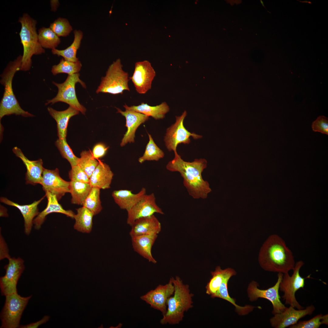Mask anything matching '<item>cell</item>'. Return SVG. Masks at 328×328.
Masks as SVG:
<instances>
[{"label": "cell", "instance_id": "6da1fadb", "mask_svg": "<svg viewBox=\"0 0 328 328\" xmlns=\"http://www.w3.org/2000/svg\"><path fill=\"white\" fill-rule=\"evenodd\" d=\"M174 159L166 166L171 172L180 173L183 183L190 195L195 199H205L210 192L209 184L204 180L202 173L206 167L207 161L203 159H195L192 162L184 161L177 152Z\"/></svg>", "mask_w": 328, "mask_h": 328}, {"label": "cell", "instance_id": "7a4b0ae2", "mask_svg": "<svg viewBox=\"0 0 328 328\" xmlns=\"http://www.w3.org/2000/svg\"><path fill=\"white\" fill-rule=\"evenodd\" d=\"M258 260L265 271L283 274L292 270L296 263L292 253L285 241L276 234L269 236L264 242Z\"/></svg>", "mask_w": 328, "mask_h": 328}, {"label": "cell", "instance_id": "3957f363", "mask_svg": "<svg viewBox=\"0 0 328 328\" xmlns=\"http://www.w3.org/2000/svg\"><path fill=\"white\" fill-rule=\"evenodd\" d=\"M170 278L174 286V292L173 296L167 300L168 309L160 320L162 325L179 324L183 320L184 312L193 307V295L190 292L189 285L184 284L178 276Z\"/></svg>", "mask_w": 328, "mask_h": 328}, {"label": "cell", "instance_id": "277c9868", "mask_svg": "<svg viewBox=\"0 0 328 328\" xmlns=\"http://www.w3.org/2000/svg\"><path fill=\"white\" fill-rule=\"evenodd\" d=\"M22 56L19 55L13 61L10 62L1 75L0 82L4 87V92L0 105V119L11 114L24 117L34 116L22 109L14 94L12 81L16 72L20 70Z\"/></svg>", "mask_w": 328, "mask_h": 328}, {"label": "cell", "instance_id": "5b68a950", "mask_svg": "<svg viewBox=\"0 0 328 328\" xmlns=\"http://www.w3.org/2000/svg\"><path fill=\"white\" fill-rule=\"evenodd\" d=\"M18 22L21 25L19 36L23 49L20 70L26 71L30 69L32 56L44 53L45 50L39 42L36 21L28 14L24 13Z\"/></svg>", "mask_w": 328, "mask_h": 328}, {"label": "cell", "instance_id": "8992f818", "mask_svg": "<svg viewBox=\"0 0 328 328\" xmlns=\"http://www.w3.org/2000/svg\"><path fill=\"white\" fill-rule=\"evenodd\" d=\"M121 60L118 58L109 67L106 75L102 77L96 93L116 95L122 94L125 91H130L128 73L122 69Z\"/></svg>", "mask_w": 328, "mask_h": 328}, {"label": "cell", "instance_id": "52a82bcc", "mask_svg": "<svg viewBox=\"0 0 328 328\" xmlns=\"http://www.w3.org/2000/svg\"><path fill=\"white\" fill-rule=\"evenodd\" d=\"M32 295L24 297L15 293L5 296L4 306L0 314L1 328H17L22 313Z\"/></svg>", "mask_w": 328, "mask_h": 328}, {"label": "cell", "instance_id": "ba28073f", "mask_svg": "<svg viewBox=\"0 0 328 328\" xmlns=\"http://www.w3.org/2000/svg\"><path fill=\"white\" fill-rule=\"evenodd\" d=\"M79 73L68 75L65 81L62 83L58 84L53 82L58 89L56 95L53 98L47 101L45 105L52 104L58 102L65 103L85 114L86 111L85 108L79 102L76 93L75 86L79 83L85 88L86 86L84 82L79 78Z\"/></svg>", "mask_w": 328, "mask_h": 328}, {"label": "cell", "instance_id": "9c48e42d", "mask_svg": "<svg viewBox=\"0 0 328 328\" xmlns=\"http://www.w3.org/2000/svg\"><path fill=\"white\" fill-rule=\"evenodd\" d=\"M304 264L302 261L296 262L292 269V275L290 276L289 272L283 274L279 286V290L284 293L282 298L285 303L298 309H304L299 303L295 297L296 292L304 287L305 279L307 278L302 277L299 274L300 270Z\"/></svg>", "mask_w": 328, "mask_h": 328}, {"label": "cell", "instance_id": "30bf717a", "mask_svg": "<svg viewBox=\"0 0 328 328\" xmlns=\"http://www.w3.org/2000/svg\"><path fill=\"white\" fill-rule=\"evenodd\" d=\"M187 115L186 111L180 116H176L175 123L168 128L164 138V141L169 151L176 152V148L179 144H188L190 142V137L194 139L201 138L202 136L189 132L184 127L183 121Z\"/></svg>", "mask_w": 328, "mask_h": 328}, {"label": "cell", "instance_id": "8fae6325", "mask_svg": "<svg viewBox=\"0 0 328 328\" xmlns=\"http://www.w3.org/2000/svg\"><path fill=\"white\" fill-rule=\"evenodd\" d=\"M8 263L4 266L5 275L0 278V288L2 296L17 293L18 281L25 269L24 261L19 257H9Z\"/></svg>", "mask_w": 328, "mask_h": 328}, {"label": "cell", "instance_id": "7c38bea8", "mask_svg": "<svg viewBox=\"0 0 328 328\" xmlns=\"http://www.w3.org/2000/svg\"><path fill=\"white\" fill-rule=\"evenodd\" d=\"M283 274L278 273L277 280L275 285L265 290L258 288V284L255 281L252 282L249 284L248 289V296L250 300H256L258 298L265 299L269 300L272 304L273 314L280 313L283 311L286 307L281 301L279 293V285Z\"/></svg>", "mask_w": 328, "mask_h": 328}, {"label": "cell", "instance_id": "4fadbf2b", "mask_svg": "<svg viewBox=\"0 0 328 328\" xmlns=\"http://www.w3.org/2000/svg\"><path fill=\"white\" fill-rule=\"evenodd\" d=\"M155 75V72L151 63L145 60L135 63L133 73L129 78L136 92L140 94H145L151 89Z\"/></svg>", "mask_w": 328, "mask_h": 328}, {"label": "cell", "instance_id": "5bb4252c", "mask_svg": "<svg viewBox=\"0 0 328 328\" xmlns=\"http://www.w3.org/2000/svg\"><path fill=\"white\" fill-rule=\"evenodd\" d=\"M127 212V223L130 226L140 218L154 215L155 213L163 214L162 209L157 205L153 193L146 194Z\"/></svg>", "mask_w": 328, "mask_h": 328}, {"label": "cell", "instance_id": "9a60e30c", "mask_svg": "<svg viewBox=\"0 0 328 328\" xmlns=\"http://www.w3.org/2000/svg\"><path fill=\"white\" fill-rule=\"evenodd\" d=\"M174 292V286L170 278L168 283L164 285H159L154 289L151 290L140 298L151 307L160 311L164 315L167 312V300L173 294Z\"/></svg>", "mask_w": 328, "mask_h": 328}, {"label": "cell", "instance_id": "2e32d148", "mask_svg": "<svg viewBox=\"0 0 328 328\" xmlns=\"http://www.w3.org/2000/svg\"><path fill=\"white\" fill-rule=\"evenodd\" d=\"M40 184L45 192L55 195L58 200L67 193H70V182L60 176L59 169H44Z\"/></svg>", "mask_w": 328, "mask_h": 328}, {"label": "cell", "instance_id": "e0dca14e", "mask_svg": "<svg viewBox=\"0 0 328 328\" xmlns=\"http://www.w3.org/2000/svg\"><path fill=\"white\" fill-rule=\"evenodd\" d=\"M313 305L305 309L296 310L290 306L281 313L274 314L270 320L272 326L275 328H285L295 324L299 319L307 315H311L315 310Z\"/></svg>", "mask_w": 328, "mask_h": 328}, {"label": "cell", "instance_id": "ac0fdd59", "mask_svg": "<svg viewBox=\"0 0 328 328\" xmlns=\"http://www.w3.org/2000/svg\"><path fill=\"white\" fill-rule=\"evenodd\" d=\"M117 113H119L125 117V126L127 130L124 135L121 142V146H125L128 143L134 142L135 132L138 127L149 119V116L134 111L125 109L123 111L119 108L115 107Z\"/></svg>", "mask_w": 328, "mask_h": 328}, {"label": "cell", "instance_id": "d6986e66", "mask_svg": "<svg viewBox=\"0 0 328 328\" xmlns=\"http://www.w3.org/2000/svg\"><path fill=\"white\" fill-rule=\"evenodd\" d=\"M12 151L15 155L22 160L26 166L27 170L25 175L26 183L34 185L40 184L44 169L43 166L42 160L40 159L36 160H29L17 147L13 148Z\"/></svg>", "mask_w": 328, "mask_h": 328}, {"label": "cell", "instance_id": "ffe728a7", "mask_svg": "<svg viewBox=\"0 0 328 328\" xmlns=\"http://www.w3.org/2000/svg\"><path fill=\"white\" fill-rule=\"evenodd\" d=\"M46 196L45 195L39 200L27 205H20L5 197H1L0 201L6 205L18 208L22 215L24 220L25 232L29 235L31 231L34 218L39 214L38 206Z\"/></svg>", "mask_w": 328, "mask_h": 328}, {"label": "cell", "instance_id": "44dd1931", "mask_svg": "<svg viewBox=\"0 0 328 328\" xmlns=\"http://www.w3.org/2000/svg\"><path fill=\"white\" fill-rule=\"evenodd\" d=\"M131 237L142 235H157L161 230L160 223L154 215L139 218L131 226Z\"/></svg>", "mask_w": 328, "mask_h": 328}, {"label": "cell", "instance_id": "7402d4cb", "mask_svg": "<svg viewBox=\"0 0 328 328\" xmlns=\"http://www.w3.org/2000/svg\"><path fill=\"white\" fill-rule=\"evenodd\" d=\"M45 195L47 199V203L46 208L34 218L33 224L35 229L39 230L45 220L46 216L53 213L63 214L67 216L73 218L75 214L70 210H65L58 202L56 196L49 192H45Z\"/></svg>", "mask_w": 328, "mask_h": 328}, {"label": "cell", "instance_id": "603a6c76", "mask_svg": "<svg viewBox=\"0 0 328 328\" xmlns=\"http://www.w3.org/2000/svg\"><path fill=\"white\" fill-rule=\"evenodd\" d=\"M157 235H142L131 237L134 250L149 262L156 264L157 261L152 255V249Z\"/></svg>", "mask_w": 328, "mask_h": 328}, {"label": "cell", "instance_id": "cb8c5ba5", "mask_svg": "<svg viewBox=\"0 0 328 328\" xmlns=\"http://www.w3.org/2000/svg\"><path fill=\"white\" fill-rule=\"evenodd\" d=\"M114 173L109 166L99 162L89 178V183L92 187L106 189L110 187Z\"/></svg>", "mask_w": 328, "mask_h": 328}, {"label": "cell", "instance_id": "d4e9b609", "mask_svg": "<svg viewBox=\"0 0 328 328\" xmlns=\"http://www.w3.org/2000/svg\"><path fill=\"white\" fill-rule=\"evenodd\" d=\"M146 194V189L143 187L137 193L127 190L114 191L112 196L115 203L122 209L128 211Z\"/></svg>", "mask_w": 328, "mask_h": 328}, {"label": "cell", "instance_id": "484cf974", "mask_svg": "<svg viewBox=\"0 0 328 328\" xmlns=\"http://www.w3.org/2000/svg\"><path fill=\"white\" fill-rule=\"evenodd\" d=\"M47 109L50 114L56 122L59 138H66L67 125L70 119L72 117L78 114L80 111L70 106L66 110L61 111H57L50 107H48Z\"/></svg>", "mask_w": 328, "mask_h": 328}, {"label": "cell", "instance_id": "4316f807", "mask_svg": "<svg viewBox=\"0 0 328 328\" xmlns=\"http://www.w3.org/2000/svg\"><path fill=\"white\" fill-rule=\"evenodd\" d=\"M211 274L212 277L206 285V293L211 297L216 293L224 281L229 280L236 273L233 268H228L222 269L218 266L214 271L211 272Z\"/></svg>", "mask_w": 328, "mask_h": 328}, {"label": "cell", "instance_id": "83f0119b", "mask_svg": "<svg viewBox=\"0 0 328 328\" xmlns=\"http://www.w3.org/2000/svg\"><path fill=\"white\" fill-rule=\"evenodd\" d=\"M123 107L126 109L139 112L149 117L151 116L155 120L163 118L169 110L168 105L165 102L155 106H151L147 103L142 102L137 106H128L125 104Z\"/></svg>", "mask_w": 328, "mask_h": 328}, {"label": "cell", "instance_id": "f1b7e54d", "mask_svg": "<svg viewBox=\"0 0 328 328\" xmlns=\"http://www.w3.org/2000/svg\"><path fill=\"white\" fill-rule=\"evenodd\" d=\"M73 33L74 40L69 46L63 50H59L56 48L52 49V53L58 56H61L64 60L68 61L75 62L79 60L76 55L83 37V33L80 30H75L73 31Z\"/></svg>", "mask_w": 328, "mask_h": 328}, {"label": "cell", "instance_id": "f546056e", "mask_svg": "<svg viewBox=\"0 0 328 328\" xmlns=\"http://www.w3.org/2000/svg\"><path fill=\"white\" fill-rule=\"evenodd\" d=\"M77 210V214L74 215L73 218L75 220L74 229L79 232L89 233L92 229L94 214L83 206Z\"/></svg>", "mask_w": 328, "mask_h": 328}, {"label": "cell", "instance_id": "4dcf8cb0", "mask_svg": "<svg viewBox=\"0 0 328 328\" xmlns=\"http://www.w3.org/2000/svg\"><path fill=\"white\" fill-rule=\"evenodd\" d=\"M92 188L89 183L70 181L69 189L72 203L83 205Z\"/></svg>", "mask_w": 328, "mask_h": 328}, {"label": "cell", "instance_id": "1f68e13d", "mask_svg": "<svg viewBox=\"0 0 328 328\" xmlns=\"http://www.w3.org/2000/svg\"><path fill=\"white\" fill-rule=\"evenodd\" d=\"M229 280L226 279L224 281L216 293L211 297L221 298L230 302L234 306L236 311L239 315H244L248 313L253 310L254 307L248 305L241 306L235 303L234 299L231 298L228 293L227 283Z\"/></svg>", "mask_w": 328, "mask_h": 328}, {"label": "cell", "instance_id": "d6a6232c", "mask_svg": "<svg viewBox=\"0 0 328 328\" xmlns=\"http://www.w3.org/2000/svg\"><path fill=\"white\" fill-rule=\"evenodd\" d=\"M39 42L43 49H56L60 43V38L50 28L43 27L38 30Z\"/></svg>", "mask_w": 328, "mask_h": 328}, {"label": "cell", "instance_id": "836d02e7", "mask_svg": "<svg viewBox=\"0 0 328 328\" xmlns=\"http://www.w3.org/2000/svg\"><path fill=\"white\" fill-rule=\"evenodd\" d=\"M82 66L81 63L79 60L73 62L66 60L62 58L58 64L53 66L51 72L54 75L60 73L72 75L78 73L80 70Z\"/></svg>", "mask_w": 328, "mask_h": 328}, {"label": "cell", "instance_id": "e575fe53", "mask_svg": "<svg viewBox=\"0 0 328 328\" xmlns=\"http://www.w3.org/2000/svg\"><path fill=\"white\" fill-rule=\"evenodd\" d=\"M149 141L147 144L143 155L138 159V162L142 163L146 161H158L163 158L164 154L162 150L154 142L151 135L148 133Z\"/></svg>", "mask_w": 328, "mask_h": 328}, {"label": "cell", "instance_id": "d590c367", "mask_svg": "<svg viewBox=\"0 0 328 328\" xmlns=\"http://www.w3.org/2000/svg\"><path fill=\"white\" fill-rule=\"evenodd\" d=\"M77 165L87 174L90 178L99 163L90 150L83 151L80 153Z\"/></svg>", "mask_w": 328, "mask_h": 328}, {"label": "cell", "instance_id": "8d00e7d4", "mask_svg": "<svg viewBox=\"0 0 328 328\" xmlns=\"http://www.w3.org/2000/svg\"><path fill=\"white\" fill-rule=\"evenodd\" d=\"M100 189L98 187H92L83 204V207L91 211L94 215L99 214L102 209L100 197Z\"/></svg>", "mask_w": 328, "mask_h": 328}, {"label": "cell", "instance_id": "74e56055", "mask_svg": "<svg viewBox=\"0 0 328 328\" xmlns=\"http://www.w3.org/2000/svg\"><path fill=\"white\" fill-rule=\"evenodd\" d=\"M55 145L62 157L68 161L71 167L77 165L79 158L73 154L66 138H58L55 142Z\"/></svg>", "mask_w": 328, "mask_h": 328}, {"label": "cell", "instance_id": "f35d334b", "mask_svg": "<svg viewBox=\"0 0 328 328\" xmlns=\"http://www.w3.org/2000/svg\"><path fill=\"white\" fill-rule=\"evenodd\" d=\"M322 324H328V315H317L306 321H300L291 326L290 328H318Z\"/></svg>", "mask_w": 328, "mask_h": 328}, {"label": "cell", "instance_id": "ab89813d", "mask_svg": "<svg viewBox=\"0 0 328 328\" xmlns=\"http://www.w3.org/2000/svg\"><path fill=\"white\" fill-rule=\"evenodd\" d=\"M58 36L66 37L73 30V28L68 20L60 17L51 23L49 27Z\"/></svg>", "mask_w": 328, "mask_h": 328}, {"label": "cell", "instance_id": "60d3db41", "mask_svg": "<svg viewBox=\"0 0 328 328\" xmlns=\"http://www.w3.org/2000/svg\"><path fill=\"white\" fill-rule=\"evenodd\" d=\"M69 176L71 181L89 183V178L86 173L78 165L71 167Z\"/></svg>", "mask_w": 328, "mask_h": 328}, {"label": "cell", "instance_id": "b9f144b4", "mask_svg": "<svg viewBox=\"0 0 328 328\" xmlns=\"http://www.w3.org/2000/svg\"><path fill=\"white\" fill-rule=\"evenodd\" d=\"M312 128L314 132H319L328 135V118L324 116H319L312 123Z\"/></svg>", "mask_w": 328, "mask_h": 328}, {"label": "cell", "instance_id": "7bdbcfd3", "mask_svg": "<svg viewBox=\"0 0 328 328\" xmlns=\"http://www.w3.org/2000/svg\"><path fill=\"white\" fill-rule=\"evenodd\" d=\"M108 147L104 143H99L94 147L92 152L94 158L96 159L102 158L106 154Z\"/></svg>", "mask_w": 328, "mask_h": 328}, {"label": "cell", "instance_id": "ee69618b", "mask_svg": "<svg viewBox=\"0 0 328 328\" xmlns=\"http://www.w3.org/2000/svg\"><path fill=\"white\" fill-rule=\"evenodd\" d=\"M50 317L47 315L44 316L40 320L35 322L24 325H20L19 328H37L40 325L46 323L49 320Z\"/></svg>", "mask_w": 328, "mask_h": 328}, {"label": "cell", "instance_id": "f6af8a7d", "mask_svg": "<svg viewBox=\"0 0 328 328\" xmlns=\"http://www.w3.org/2000/svg\"><path fill=\"white\" fill-rule=\"evenodd\" d=\"M50 5L51 10L52 11H56L58 8L59 2L58 0H50Z\"/></svg>", "mask_w": 328, "mask_h": 328}, {"label": "cell", "instance_id": "bcb514c9", "mask_svg": "<svg viewBox=\"0 0 328 328\" xmlns=\"http://www.w3.org/2000/svg\"><path fill=\"white\" fill-rule=\"evenodd\" d=\"M297 1H299V2H302V3H308L309 4H312L311 2L310 1H299L298 0H297Z\"/></svg>", "mask_w": 328, "mask_h": 328}, {"label": "cell", "instance_id": "7dc6e473", "mask_svg": "<svg viewBox=\"0 0 328 328\" xmlns=\"http://www.w3.org/2000/svg\"><path fill=\"white\" fill-rule=\"evenodd\" d=\"M260 2H261V3L262 5L265 8V6H264V3H263V1L262 0H260Z\"/></svg>", "mask_w": 328, "mask_h": 328}]
</instances>
